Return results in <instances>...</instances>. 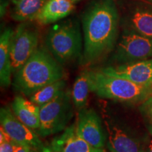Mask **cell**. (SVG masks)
Returning a JSON list of instances; mask_svg holds the SVG:
<instances>
[{
    "mask_svg": "<svg viewBox=\"0 0 152 152\" xmlns=\"http://www.w3.org/2000/svg\"><path fill=\"white\" fill-rule=\"evenodd\" d=\"M121 16L114 0H95L82 19L83 51L80 64L89 66L113 52L119 37Z\"/></svg>",
    "mask_w": 152,
    "mask_h": 152,
    "instance_id": "obj_1",
    "label": "cell"
},
{
    "mask_svg": "<svg viewBox=\"0 0 152 152\" xmlns=\"http://www.w3.org/2000/svg\"><path fill=\"white\" fill-rule=\"evenodd\" d=\"M64 66L47 48L38 47L18 71L14 73L12 85L23 96H31L46 85L64 79Z\"/></svg>",
    "mask_w": 152,
    "mask_h": 152,
    "instance_id": "obj_2",
    "label": "cell"
},
{
    "mask_svg": "<svg viewBox=\"0 0 152 152\" xmlns=\"http://www.w3.org/2000/svg\"><path fill=\"white\" fill-rule=\"evenodd\" d=\"M91 92L99 97L123 103H144L152 96V84L143 85L128 79L87 70Z\"/></svg>",
    "mask_w": 152,
    "mask_h": 152,
    "instance_id": "obj_3",
    "label": "cell"
},
{
    "mask_svg": "<svg viewBox=\"0 0 152 152\" xmlns=\"http://www.w3.org/2000/svg\"><path fill=\"white\" fill-rule=\"evenodd\" d=\"M47 50L64 66L80 58L83 36L78 20L70 18L52 26L45 38Z\"/></svg>",
    "mask_w": 152,
    "mask_h": 152,
    "instance_id": "obj_4",
    "label": "cell"
},
{
    "mask_svg": "<svg viewBox=\"0 0 152 152\" xmlns=\"http://www.w3.org/2000/svg\"><path fill=\"white\" fill-rule=\"evenodd\" d=\"M73 106L69 91H64L51 102L41 106L40 126L37 134L45 137L65 130L73 116Z\"/></svg>",
    "mask_w": 152,
    "mask_h": 152,
    "instance_id": "obj_5",
    "label": "cell"
},
{
    "mask_svg": "<svg viewBox=\"0 0 152 152\" xmlns=\"http://www.w3.org/2000/svg\"><path fill=\"white\" fill-rule=\"evenodd\" d=\"M112 59L118 64L152 58V39L125 28L113 51Z\"/></svg>",
    "mask_w": 152,
    "mask_h": 152,
    "instance_id": "obj_6",
    "label": "cell"
},
{
    "mask_svg": "<svg viewBox=\"0 0 152 152\" xmlns=\"http://www.w3.org/2000/svg\"><path fill=\"white\" fill-rule=\"evenodd\" d=\"M1 128L8 134L13 141L30 148L37 152H51L39 138V135L17 118L10 106H4L0 109Z\"/></svg>",
    "mask_w": 152,
    "mask_h": 152,
    "instance_id": "obj_7",
    "label": "cell"
},
{
    "mask_svg": "<svg viewBox=\"0 0 152 152\" xmlns=\"http://www.w3.org/2000/svg\"><path fill=\"white\" fill-rule=\"evenodd\" d=\"M39 30L34 25L22 23L11 39L10 55L13 74L18 71L38 48Z\"/></svg>",
    "mask_w": 152,
    "mask_h": 152,
    "instance_id": "obj_8",
    "label": "cell"
},
{
    "mask_svg": "<svg viewBox=\"0 0 152 152\" xmlns=\"http://www.w3.org/2000/svg\"><path fill=\"white\" fill-rule=\"evenodd\" d=\"M101 117L106 134L108 149L111 152H144L141 143L125 127L111 116L104 108Z\"/></svg>",
    "mask_w": 152,
    "mask_h": 152,
    "instance_id": "obj_9",
    "label": "cell"
},
{
    "mask_svg": "<svg viewBox=\"0 0 152 152\" xmlns=\"http://www.w3.org/2000/svg\"><path fill=\"white\" fill-rule=\"evenodd\" d=\"M80 136L93 147L104 149L106 134L102 117L92 108H84L78 111L75 121Z\"/></svg>",
    "mask_w": 152,
    "mask_h": 152,
    "instance_id": "obj_10",
    "label": "cell"
},
{
    "mask_svg": "<svg viewBox=\"0 0 152 152\" xmlns=\"http://www.w3.org/2000/svg\"><path fill=\"white\" fill-rule=\"evenodd\" d=\"M123 22L126 28L152 39V5L130 0L123 6Z\"/></svg>",
    "mask_w": 152,
    "mask_h": 152,
    "instance_id": "obj_11",
    "label": "cell"
},
{
    "mask_svg": "<svg viewBox=\"0 0 152 152\" xmlns=\"http://www.w3.org/2000/svg\"><path fill=\"white\" fill-rule=\"evenodd\" d=\"M107 75L128 79L143 85L152 84V58L99 68Z\"/></svg>",
    "mask_w": 152,
    "mask_h": 152,
    "instance_id": "obj_12",
    "label": "cell"
},
{
    "mask_svg": "<svg viewBox=\"0 0 152 152\" xmlns=\"http://www.w3.org/2000/svg\"><path fill=\"white\" fill-rule=\"evenodd\" d=\"M51 152H105L85 141L78 134L75 122L52 140Z\"/></svg>",
    "mask_w": 152,
    "mask_h": 152,
    "instance_id": "obj_13",
    "label": "cell"
},
{
    "mask_svg": "<svg viewBox=\"0 0 152 152\" xmlns=\"http://www.w3.org/2000/svg\"><path fill=\"white\" fill-rule=\"evenodd\" d=\"M77 0H47L40 12L35 18L38 23L45 26L65 18L73 12Z\"/></svg>",
    "mask_w": 152,
    "mask_h": 152,
    "instance_id": "obj_14",
    "label": "cell"
},
{
    "mask_svg": "<svg viewBox=\"0 0 152 152\" xmlns=\"http://www.w3.org/2000/svg\"><path fill=\"white\" fill-rule=\"evenodd\" d=\"M11 109L18 118L33 130H37L40 126L39 111L40 106L31 102L29 99L18 95L11 104Z\"/></svg>",
    "mask_w": 152,
    "mask_h": 152,
    "instance_id": "obj_15",
    "label": "cell"
},
{
    "mask_svg": "<svg viewBox=\"0 0 152 152\" xmlns=\"http://www.w3.org/2000/svg\"><path fill=\"white\" fill-rule=\"evenodd\" d=\"M14 33V30L8 28L4 30L0 36V84L3 88L10 86L13 82L10 47Z\"/></svg>",
    "mask_w": 152,
    "mask_h": 152,
    "instance_id": "obj_16",
    "label": "cell"
},
{
    "mask_svg": "<svg viewBox=\"0 0 152 152\" xmlns=\"http://www.w3.org/2000/svg\"><path fill=\"white\" fill-rule=\"evenodd\" d=\"M47 0H19L14 4L11 18L19 22L34 20L40 12Z\"/></svg>",
    "mask_w": 152,
    "mask_h": 152,
    "instance_id": "obj_17",
    "label": "cell"
},
{
    "mask_svg": "<svg viewBox=\"0 0 152 152\" xmlns=\"http://www.w3.org/2000/svg\"><path fill=\"white\" fill-rule=\"evenodd\" d=\"M90 92L89 77L87 70H85L75 79L71 91L72 101L77 111L86 107Z\"/></svg>",
    "mask_w": 152,
    "mask_h": 152,
    "instance_id": "obj_18",
    "label": "cell"
},
{
    "mask_svg": "<svg viewBox=\"0 0 152 152\" xmlns=\"http://www.w3.org/2000/svg\"><path fill=\"white\" fill-rule=\"evenodd\" d=\"M66 86L65 79L56 81L37 91L29 96V99L39 106L45 105L64 92Z\"/></svg>",
    "mask_w": 152,
    "mask_h": 152,
    "instance_id": "obj_19",
    "label": "cell"
},
{
    "mask_svg": "<svg viewBox=\"0 0 152 152\" xmlns=\"http://www.w3.org/2000/svg\"><path fill=\"white\" fill-rule=\"evenodd\" d=\"M14 142L0 127V152H13Z\"/></svg>",
    "mask_w": 152,
    "mask_h": 152,
    "instance_id": "obj_20",
    "label": "cell"
},
{
    "mask_svg": "<svg viewBox=\"0 0 152 152\" xmlns=\"http://www.w3.org/2000/svg\"><path fill=\"white\" fill-rule=\"evenodd\" d=\"M141 111L147 123L148 128L152 134V96L144 102L141 106Z\"/></svg>",
    "mask_w": 152,
    "mask_h": 152,
    "instance_id": "obj_21",
    "label": "cell"
},
{
    "mask_svg": "<svg viewBox=\"0 0 152 152\" xmlns=\"http://www.w3.org/2000/svg\"><path fill=\"white\" fill-rule=\"evenodd\" d=\"M30 148L14 142V148L13 152H30Z\"/></svg>",
    "mask_w": 152,
    "mask_h": 152,
    "instance_id": "obj_22",
    "label": "cell"
},
{
    "mask_svg": "<svg viewBox=\"0 0 152 152\" xmlns=\"http://www.w3.org/2000/svg\"><path fill=\"white\" fill-rule=\"evenodd\" d=\"M145 152H152V141L150 142L149 148H148V149Z\"/></svg>",
    "mask_w": 152,
    "mask_h": 152,
    "instance_id": "obj_23",
    "label": "cell"
},
{
    "mask_svg": "<svg viewBox=\"0 0 152 152\" xmlns=\"http://www.w3.org/2000/svg\"><path fill=\"white\" fill-rule=\"evenodd\" d=\"M142 1H144V2L147 3V4H149L152 5V0H141Z\"/></svg>",
    "mask_w": 152,
    "mask_h": 152,
    "instance_id": "obj_24",
    "label": "cell"
},
{
    "mask_svg": "<svg viewBox=\"0 0 152 152\" xmlns=\"http://www.w3.org/2000/svg\"><path fill=\"white\" fill-rule=\"evenodd\" d=\"M10 1L12 2L13 4H16V2H18L19 0H10Z\"/></svg>",
    "mask_w": 152,
    "mask_h": 152,
    "instance_id": "obj_25",
    "label": "cell"
},
{
    "mask_svg": "<svg viewBox=\"0 0 152 152\" xmlns=\"http://www.w3.org/2000/svg\"><path fill=\"white\" fill-rule=\"evenodd\" d=\"M30 152H37V151H35V150H33V149H30Z\"/></svg>",
    "mask_w": 152,
    "mask_h": 152,
    "instance_id": "obj_26",
    "label": "cell"
}]
</instances>
